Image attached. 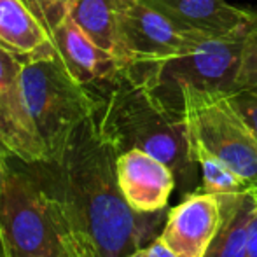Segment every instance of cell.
I'll list each match as a JSON object with an SVG mask.
<instances>
[{
	"mask_svg": "<svg viewBox=\"0 0 257 257\" xmlns=\"http://www.w3.org/2000/svg\"><path fill=\"white\" fill-rule=\"evenodd\" d=\"M236 88L238 91L257 95V30L248 39V44L243 51L240 72L236 77Z\"/></svg>",
	"mask_w": 257,
	"mask_h": 257,
	"instance_id": "obj_18",
	"label": "cell"
},
{
	"mask_svg": "<svg viewBox=\"0 0 257 257\" xmlns=\"http://www.w3.org/2000/svg\"><path fill=\"white\" fill-rule=\"evenodd\" d=\"M117 182L122 196L137 212L165 210L175 189V173L146 151L130 149L117 158Z\"/></svg>",
	"mask_w": 257,
	"mask_h": 257,
	"instance_id": "obj_11",
	"label": "cell"
},
{
	"mask_svg": "<svg viewBox=\"0 0 257 257\" xmlns=\"http://www.w3.org/2000/svg\"><path fill=\"white\" fill-rule=\"evenodd\" d=\"M121 0H70L68 18L105 51L117 58V16Z\"/></svg>",
	"mask_w": 257,
	"mask_h": 257,
	"instance_id": "obj_15",
	"label": "cell"
},
{
	"mask_svg": "<svg viewBox=\"0 0 257 257\" xmlns=\"http://www.w3.org/2000/svg\"><path fill=\"white\" fill-rule=\"evenodd\" d=\"M146 255L147 257H177L168 247H166V243L159 236L146 247Z\"/></svg>",
	"mask_w": 257,
	"mask_h": 257,
	"instance_id": "obj_21",
	"label": "cell"
},
{
	"mask_svg": "<svg viewBox=\"0 0 257 257\" xmlns=\"http://www.w3.org/2000/svg\"><path fill=\"white\" fill-rule=\"evenodd\" d=\"M25 58L0 48V146L13 158L37 161L48 158L27 107L21 65Z\"/></svg>",
	"mask_w": 257,
	"mask_h": 257,
	"instance_id": "obj_8",
	"label": "cell"
},
{
	"mask_svg": "<svg viewBox=\"0 0 257 257\" xmlns=\"http://www.w3.org/2000/svg\"><path fill=\"white\" fill-rule=\"evenodd\" d=\"M220 222L219 196L191 193L168 210L159 238L177 257H203Z\"/></svg>",
	"mask_w": 257,
	"mask_h": 257,
	"instance_id": "obj_9",
	"label": "cell"
},
{
	"mask_svg": "<svg viewBox=\"0 0 257 257\" xmlns=\"http://www.w3.org/2000/svg\"><path fill=\"white\" fill-rule=\"evenodd\" d=\"M193 137V133H191ZM193 151L198 165L201 170V189L203 193L210 194H233L245 193L252 189L233 168L220 161L217 156L206 151L200 142L193 137Z\"/></svg>",
	"mask_w": 257,
	"mask_h": 257,
	"instance_id": "obj_16",
	"label": "cell"
},
{
	"mask_svg": "<svg viewBox=\"0 0 257 257\" xmlns=\"http://www.w3.org/2000/svg\"><path fill=\"white\" fill-rule=\"evenodd\" d=\"M0 257H7V255H6V248H4V241H2V236H0Z\"/></svg>",
	"mask_w": 257,
	"mask_h": 257,
	"instance_id": "obj_24",
	"label": "cell"
},
{
	"mask_svg": "<svg viewBox=\"0 0 257 257\" xmlns=\"http://www.w3.org/2000/svg\"><path fill=\"white\" fill-rule=\"evenodd\" d=\"M0 48H2V46H0Z\"/></svg>",
	"mask_w": 257,
	"mask_h": 257,
	"instance_id": "obj_25",
	"label": "cell"
},
{
	"mask_svg": "<svg viewBox=\"0 0 257 257\" xmlns=\"http://www.w3.org/2000/svg\"><path fill=\"white\" fill-rule=\"evenodd\" d=\"M23 2L35 14V18L41 21L49 35L68 16V6H70V0H23Z\"/></svg>",
	"mask_w": 257,
	"mask_h": 257,
	"instance_id": "obj_17",
	"label": "cell"
},
{
	"mask_svg": "<svg viewBox=\"0 0 257 257\" xmlns=\"http://www.w3.org/2000/svg\"><path fill=\"white\" fill-rule=\"evenodd\" d=\"M231 103L238 108L241 115L247 119V122L252 126V130L257 133V95L255 93L238 91L229 96Z\"/></svg>",
	"mask_w": 257,
	"mask_h": 257,
	"instance_id": "obj_19",
	"label": "cell"
},
{
	"mask_svg": "<svg viewBox=\"0 0 257 257\" xmlns=\"http://www.w3.org/2000/svg\"><path fill=\"white\" fill-rule=\"evenodd\" d=\"M21 84L48 156L58 153L70 133L103 105V96L72 77L58 56L23 60Z\"/></svg>",
	"mask_w": 257,
	"mask_h": 257,
	"instance_id": "obj_5",
	"label": "cell"
},
{
	"mask_svg": "<svg viewBox=\"0 0 257 257\" xmlns=\"http://www.w3.org/2000/svg\"><path fill=\"white\" fill-rule=\"evenodd\" d=\"M203 37L187 32L144 0H121L117 60L128 65L159 63L193 49Z\"/></svg>",
	"mask_w": 257,
	"mask_h": 257,
	"instance_id": "obj_7",
	"label": "cell"
},
{
	"mask_svg": "<svg viewBox=\"0 0 257 257\" xmlns=\"http://www.w3.org/2000/svg\"><path fill=\"white\" fill-rule=\"evenodd\" d=\"M7 159L9 154L6 153L2 146H0V189H2V182H4V175H6V168H7Z\"/></svg>",
	"mask_w": 257,
	"mask_h": 257,
	"instance_id": "obj_22",
	"label": "cell"
},
{
	"mask_svg": "<svg viewBox=\"0 0 257 257\" xmlns=\"http://www.w3.org/2000/svg\"><path fill=\"white\" fill-rule=\"evenodd\" d=\"M187 32L203 37H224L257 21V11L226 0H144Z\"/></svg>",
	"mask_w": 257,
	"mask_h": 257,
	"instance_id": "obj_12",
	"label": "cell"
},
{
	"mask_svg": "<svg viewBox=\"0 0 257 257\" xmlns=\"http://www.w3.org/2000/svg\"><path fill=\"white\" fill-rule=\"evenodd\" d=\"M217 196L220 222L203 257H247V229L257 189Z\"/></svg>",
	"mask_w": 257,
	"mask_h": 257,
	"instance_id": "obj_14",
	"label": "cell"
},
{
	"mask_svg": "<svg viewBox=\"0 0 257 257\" xmlns=\"http://www.w3.org/2000/svg\"><path fill=\"white\" fill-rule=\"evenodd\" d=\"M0 46L25 60L56 56L51 35L23 0H0Z\"/></svg>",
	"mask_w": 257,
	"mask_h": 257,
	"instance_id": "obj_13",
	"label": "cell"
},
{
	"mask_svg": "<svg viewBox=\"0 0 257 257\" xmlns=\"http://www.w3.org/2000/svg\"><path fill=\"white\" fill-rule=\"evenodd\" d=\"M51 41L68 74L102 96L122 70L121 61L96 46L68 16L53 30Z\"/></svg>",
	"mask_w": 257,
	"mask_h": 257,
	"instance_id": "obj_10",
	"label": "cell"
},
{
	"mask_svg": "<svg viewBox=\"0 0 257 257\" xmlns=\"http://www.w3.org/2000/svg\"><path fill=\"white\" fill-rule=\"evenodd\" d=\"M100 132L117 149L146 151L175 173L184 193L198 189V165L193 137L184 115L168 110L142 84L124 70L119 72L103 93V105L96 112Z\"/></svg>",
	"mask_w": 257,
	"mask_h": 257,
	"instance_id": "obj_2",
	"label": "cell"
},
{
	"mask_svg": "<svg viewBox=\"0 0 257 257\" xmlns=\"http://www.w3.org/2000/svg\"><path fill=\"white\" fill-rule=\"evenodd\" d=\"M179 107L194 139L257 189V133L229 96L184 91Z\"/></svg>",
	"mask_w": 257,
	"mask_h": 257,
	"instance_id": "obj_6",
	"label": "cell"
},
{
	"mask_svg": "<svg viewBox=\"0 0 257 257\" xmlns=\"http://www.w3.org/2000/svg\"><path fill=\"white\" fill-rule=\"evenodd\" d=\"M126 257H147V255H146V248H142V250L133 252V254H130V255H126Z\"/></svg>",
	"mask_w": 257,
	"mask_h": 257,
	"instance_id": "obj_23",
	"label": "cell"
},
{
	"mask_svg": "<svg viewBox=\"0 0 257 257\" xmlns=\"http://www.w3.org/2000/svg\"><path fill=\"white\" fill-rule=\"evenodd\" d=\"M0 236L7 257H75L58 206L13 156L0 189Z\"/></svg>",
	"mask_w": 257,
	"mask_h": 257,
	"instance_id": "obj_4",
	"label": "cell"
},
{
	"mask_svg": "<svg viewBox=\"0 0 257 257\" xmlns=\"http://www.w3.org/2000/svg\"><path fill=\"white\" fill-rule=\"evenodd\" d=\"M247 257H257V196L247 229Z\"/></svg>",
	"mask_w": 257,
	"mask_h": 257,
	"instance_id": "obj_20",
	"label": "cell"
},
{
	"mask_svg": "<svg viewBox=\"0 0 257 257\" xmlns=\"http://www.w3.org/2000/svg\"><path fill=\"white\" fill-rule=\"evenodd\" d=\"M119 153L96 114L82 121L58 153L23 161L61 213L75 257H126L159 236L168 210L137 212L117 182Z\"/></svg>",
	"mask_w": 257,
	"mask_h": 257,
	"instance_id": "obj_1",
	"label": "cell"
},
{
	"mask_svg": "<svg viewBox=\"0 0 257 257\" xmlns=\"http://www.w3.org/2000/svg\"><path fill=\"white\" fill-rule=\"evenodd\" d=\"M255 30L257 21L224 37L203 39L187 53L166 61L128 65L122 70L137 82H142L168 110L184 115L179 107L184 91L226 96L238 93L236 77L241 58Z\"/></svg>",
	"mask_w": 257,
	"mask_h": 257,
	"instance_id": "obj_3",
	"label": "cell"
}]
</instances>
